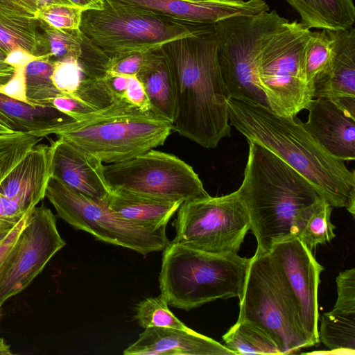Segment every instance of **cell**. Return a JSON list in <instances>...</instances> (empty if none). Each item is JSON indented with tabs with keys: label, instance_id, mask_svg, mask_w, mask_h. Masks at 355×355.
Returning <instances> with one entry per match:
<instances>
[{
	"label": "cell",
	"instance_id": "37",
	"mask_svg": "<svg viewBox=\"0 0 355 355\" xmlns=\"http://www.w3.org/2000/svg\"><path fill=\"white\" fill-rule=\"evenodd\" d=\"M50 105L68 115L73 120L99 110L76 96L64 94H61L53 98L50 101Z\"/></svg>",
	"mask_w": 355,
	"mask_h": 355
},
{
	"label": "cell",
	"instance_id": "11",
	"mask_svg": "<svg viewBox=\"0 0 355 355\" xmlns=\"http://www.w3.org/2000/svg\"><path fill=\"white\" fill-rule=\"evenodd\" d=\"M177 211L172 242L205 252L238 254L250 228L247 209L236 191L184 201Z\"/></svg>",
	"mask_w": 355,
	"mask_h": 355
},
{
	"label": "cell",
	"instance_id": "41",
	"mask_svg": "<svg viewBox=\"0 0 355 355\" xmlns=\"http://www.w3.org/2000/svg\"><path fill=\"white\" fill-rule=\"evenodd\" d=\"M28 215L18 222L8 235L0 241V272L7 257L15 244V242L26 223Z\"/></svg>",
	"mask_w": 355,
	"mask_h": 355
},
{
	"label": "cell",
	"instance_id": "8",
	"mask_svg": "<svg viewBox=\"0 0 355 355\" xmlns=\"http://www.w3.org/2000/svg\"><path fill=\"white\" fill-rule=\"evenodd\" d=\"M275 10L236 16L215 24L218 60L229 98L268 107L257 76L259 58L272 35L288 21Z\"/></svg>",
	"mask_w": 355,
	"mask_h": 355
},
{
	"label": "cell",
	"instance_id": "21",
	"mask_svg": "<svg viewBox=\"0 0 355 355\" xmlns=\"http://www.w3.org/2000/svg\"><path fill=\"white\" fill-rule=\"evenodd\" d=\"M136 76L144 88L150 110L173 124L176 112L175 90L161 46L146 52L144 62Z\"/></svg>",
	"mask_w": 355,
	"mask_h": 355
},
{
	"label": "cell",
	"instance_id": "32",
	"mask_svg": "<svg viewBox=\"0 0 355 355\" xmlns=\"http://www.w3.org/2000/svg\"><path fill=\"white\" fill-rule=\"evenodd\" d=\"M42 139L20 131L0 133V182Z\"/></svg>",
	"mask_w": 355,
	"mask_h": 355
},
{
	"label": "cell",
	"instance_id": "4",
	"mask_svg": "<svg viewBox=\"0 0 355 355\" xmlns=\"http://www.w3.org/2000/svg\"><path fill=\"white\" fill-rule=\"evenodd\" d=\"M173 124L151 110L121 99L96 112L48 131L84 153L113 164L163 145Z\"/></svg>",
	"mask_w": 355,
	"mask_h": 355
},
{
	"label": "cell",
	"instance_id": "48",
	"mask_svg": "<svg viewBox=\"0 0 355 355\" xmlns=\"http://www.w3.org/2000/svg\"><path fill=\"white\" fill-rule=\"evenodd\" d=\"M51 5H73L69 0H37V8ZM74 6V5H73ZM38 10V9H37Z\"/></svg>",
	"mask_w": 355,
	"mask_h": 355
},
{
	"label": "cell",
	"instance_id": "6",
	"mask_svg": "<svg viewBox=\"0 0 355 355\" xmlns=\"http://www.w3.org/2000/svg\"><path fill=\"white\" fill-rule=\"evenodd\" d=\"M215 24L184 21L116 0H103L101 9L83 11L79 29L112 58L146 52L170 41L206 31Z\"/></svg>",
	"mask_w": 355,
	"mask_h": 355
},
{
	"label": "cell",
	"instance_id": "40",
	"mask_svg": "<svg viewBox=\"0 0 355 355\" xmlns=\"http://www.w3.org/2000/svg\"><path fill=\"white\" fill-rule=\"evenodd\" d=\"M123 99L144 110H150V103L144 88L136 76H129Z\"/></svg>",
	"mask_w": 355,
	"mask_h": 355
},
{
	"label": "cell",
	"instance_id": "10",
	"mask_svg": "<svg viewBox=\"0 0 355 355\" xmlns=\"http://www.w3.org/2000/svg\"><path fill=\"white\" fill-rule=\"evenodd\" d=\"M45 197L60 218L98 241L128 248L144 256L163 250L169 243L166 227L125 219L110 209L105 201H94L52 176L47 183Z\"/></svg>",
	"mask_w": 355,
	"mask_h": 355
},
{
	"label": "cell",
	"instance_id": "24",
	"mask_svg": "<svg viewBox=\"0 0 355 355\" xmlns=\"http://www.w3.org/2000/svg\"><path fill=\"white\" fill-rule=\"evenodd\" d=\"M0 112L11 121L17 131L38 137L73 119L51 105H33L0 94Z\"/></svg>",
	"mask_w": 355,
	"mask_h": 355
},
{
	"label": "cell",
	"instance_id": "35",
	"mask_svg": "<svg viewBox=\"0 0 355 355\" xmlns=\"http://www.w3.org/2000/svg\"><path fill=\"white\" fill-rule=\"evenodd\" d=\"M84 78L77 59L68 58L53 62L52 81L61 93L75 95Z\"/></svg>",
	"mask_w": 355,
	"mask_h": 355
},
{
	"label": "cell",
	"instance_id": "12",
	"mask_svg": "<svg viewBox=\"0 0 355 355\" xmlns=\"http://www.w3.org/2000/svg\"><path fill=\"white\" fill-rule=\"evenodd\" d=\"M103 174L112 191L182 202L208 194L191 166L155 149L123 162L103 164Z\"/></svg>",
	"mask_w": 355,
	"mask_h": 355
},
{
	"label": "cell",
	"instance_id": "15",
	"mask_svg": "<svg viewBox=\"0 0 355 355\" xmlns=\"http://www.w3.org/2000/svg\"><path fill=\"white\" fill-rule=\"evenodd\" d=\"M52 146L35 145L0 182V220L18 223L44 199Z\"/></svg>",
	"mask_w": 355,
	"mask_h": 355
},
{
	"label": "cell",
	"instance_id": "29",
	"mask_svg": "<svg viewBox=\"0 0 355 355\" xmlns=\"http://www.w3.org/2000/svg\"><path fill=\"white\" fill-rule=\"evenodd\" d=\"M40 28L42 55H48L52 62L78 60L84 38L80 29L55 28L42 21Z\"/></svg>",
	"mask_w": 355,
	"mask_h": 355
},
{
	"label": "cell",
	"instance_id": "26",
	"mask_svg": "<svg viewBox=\"0 0 355 355\" xmlns=\"http://www.w3.org/2000/svg\"><path fill=\"white\" fill-rule=\"evenodd\" d=\"M223 345L236 354H282L273 339L262 329L237 320L223 336Z\"/></svg>",
	"mask_w": 355,
	"mask_h": 355
},
{
	"label": "cell",
	"instance_id": "18",
	"mask_svg": "<svg viewBox=\"0 0 355 355\" xmlns=\"http://www.w3.org/2000/svg\"><path fill=\"white\" fill-rule=\"evenodd\" d=\"M303 123L313 138L331 156L341 161L355 159V115L334 101L313 98Z\"/></svg>",
	"mask_w": 355,
	"mask_h": 355
},
{
	"label": "cell",
	"instance_id": "23",
	"mask_svg": "<svg viewBox=\"0 0 355 355\" xmlns=\"http://www.w3.org/2000/svg\"><path fill=\"white\" fill-rule=\"evenodd\" d=\"M40 24L33 15L0 2V49L7 55L20 48L42 56Z\"/></svg>",
	"mask_w": 355,
	"mask_h": 355
},
{
	"label": "cell",
	"instance_id": "14",
	"mask_svg": "<svg viewBox=\"0 0 355 355\" xmlns=\"http://www.w3.org/2000/svg\"><path fill=\"white\" fill-rule=\"evenodd\" d=\"M268 254L293 295L309 342L319 344L318 289L323 266L298 238L275 243Z\"/></svg>",
	"mask_w": 355,
	"mask_h": 355
},
{
	"label": "cell",
	"instance_id": "2",
	"mask_svg": "<svg viewBox=\"0 0 355 355\" xmlns=\"http://www.w3.org/2000/svg\"><path fill=\"white\" fill-rule=\"evenodd\" d=\"M230 125L248 141L270 150L304 176L333 207L355 214V173L329 154L295 116H283L268 107L230 98Z\"/></svg>",
	"mask_w": 355,
	"mask_h": 355
},
{
	"label": "cell",
	"instance_id": "43",
	"mask_svg": "<svg viewBox=\"0 0 355 355\" xmlns=\"http://www.w3.org/2000/svg\"><path fill=\"white\" fill-rule=\"evenodd\" d=\"M6 53L0 49V84L6 83L13 76L15 68L6 62Z\"/></svg>",
	"mask_w": 355,
	"mask_h": 355
},
{
	"label": "cell",
	"instance_id": "28",
	"mask_svg": "<svg viewBox=\"0 0 355 355\" xmlns=\"http://www.w3.org/2000/svg\"><path fill=\"white\" fill-rule=\"evenodd\" d=\"M319 340L331 351H355V313L332 309L322 314Z\"/></svg>",
	"mask_w": 355,
	"mask_h": 355
},
{
	"label": "cell",
	"instance_id": "31",
	"mask_svg": "<svg viewBox=\"0 0 355 355\" xmlns=\"http://www.w3.org/2000/svg\"><path fill=\"white\" fill-rule=\"evenodd\" d=\"M333 58V41L327 31H311L304 57L306 80L313 89L315 78L329 67Z\"/></svg>",
	"mask_w": 355,
	"mask_h": 355
},
{
	"label": "cell",
	"instance_id": "5",
	"mask_svg": "<svg viewBox=\"0 0 355 355\" xmlns=\"http://www.w3.org/2000/svg\"><path fill=\"white\" fill-rule=\"evenodd\" d=\"M250 259L220 255L169 241L159 276L169 306L189 311L218 299L241 297Z\"/></svg>",
	"mask_w": 355,
	"mask_h": 355
},
{
	"label": "cell",
	"instance_id": "7",
	"mask_svg": "<svg viewBox=\"0 0 355 355\" xmlns=\"http://www.w3.org/2000/svg\"><path fill=\"white\" fill-rule=\"evenodd\" d=\"M237 320L265 331L282 354L311 347L301 324L293 295L268 253L256 250L251 258Z\"/></svg>",
	"mask_w": 355,
	"mask_h": 355
},
{
	"label": "cell",
	"instance_id": "34",
	"mask_svg": "<svg viewBox=\"0 0 355 355\" xmlns=\"http://www.w3.org/2000/svg\"><path fill=\"white\" fill-rule=\"evenodd\" d=\"M84 10L73 5H51L38 8L35 17L60 29H79Z\"/></svg>",
	"mask_w": 355,
	"mask_h": 355
},
{
	"label": "cell",
	"instance_id": "22",
	"mask_svg": "<svg viewBox=\"0 0 355 355\" xmlns=\"http://www.w3.org/2000/svg\"><path fill=\"white\" fill-rule=\"evenodd\" d=\"M105 202L122 218L155 227H166L182 203L121 191H113Z\"/></svg>",
	"mask_w": 355,
	"mask_h": 355
},
{
	"label": "cell",
	"instance_id": "45",
	"mask_svg": "<svg viewBox=\"0 0 355 355\" xmlns=\"http://www.w3.org/2000/svg\"><path fill=\"white\" fill-rule=\"evenodd\" d=\"M16 131L14 123L0 112V133H12Z\"/></svg>",
	"mask_w": 355,
	"mask_h": 355
},
{
	"label": "cell",
	"instance_id": "39",
	"mask_svg": "<svg viewBox=\"0 0 355 355\" xmlns=\"http://www.w3.org/2000/svg\"><path fill=\"white\" fill-rule=\"evenodd\" d=\"M25 67H16L11 78L6 83L0 84V94L29 103L26 95Z\"/></svg>",
	"mask_w": 355,
	"mask_h": 355
},
{
	"label": "cell",
	"instance_id": "19",
	"mask_svg": "<svg viewBox=\"0 0 355 355\" xmlns=\"http://www.w3.org/2000/svg\"><path fill=\"white\" fill-rule=\"evenodd\" d=\"M327 32L333 41V58L314 80L313 98H330L355 115V28Z\"/></svg>",
	"mask_w": 355,
	"mask_h": 355
},
{
	"label": "cell",
	"instance_id": "9",
	"mask_svg": "<svg viewBox=\"0 0 355 355\" xmlns=\"http://www.w3.org/2000/svg\"><path fill=\"white\" fill-rule=\"evenodd\" d=\"M311 31L301 22L286 21L260 53L257 76L268 107L283 116L307 110L313 89L306 80L304 57Z\"/></svg>",
	"mask_w": 355,
	"mask_h": 355
},
{
	"label": "cell",
	"instance_id": "27",
	"mask_svg": "<svg viewBox=\"0 0 355 355\" xmlns=\"http://www.w3.org/2000/svg\"><path fill=\"white\" fill-rule=\"evenodd\" d=\"M53 62L46 55L40 56L26 65V95L31 105H50L53 98L62 94L53 83Z\"/></svg>",
	"mask_w": 355,
	"mask_h": 355
},
{
	"label": "cell",
	"instance_id": "30",
	"mask_svg": "<svg viewBox=\"0 0 355 355\" xmlns=\"http://www.w3.org/2000/svg\"><path fill=\"white\" fill-rule=\"evenodd\" d=\"M332 209V206L321 198L307 212L298 239L310 251L336 236V227L330 220Z\"/></svg>",
	"mask_w": 355,
	"mask_h": 355
},
{
	"label": "cell",
	"instance_id": "44",
	"mask_svg": "<svg viewBox=\"0 0 355 355\" xmlns=\"http://www.w3.org/2000/svg\"><path fill=\"white\" fill-rule=\"evenodd\" d=\"M73 5L83 10L101 9L103 0H69Z\"/></svg>",
	"mask_w": 355,
	"mask_h": 355
},
{
	"label": "cell",
	"instance_id": "3",
	"mask_svg": "<svg viewBox=\"0 0 355 355\" xmlns=\"http://www.w3.org/2000/svg\"><path fill=\"white\" fill-rule=\"evenodd\" d=\"M244 178L236 193L256 237L257 250L298 238L303 220L322 198L300 173L263 146L248 141Z\"/></svg>",
	"mask_w": 355,
	"mask_h": 355
},
{
	"label": "cell",
	"instance_id": "17",
	"mask_svg": "<svg viewBox=\"0 0 355 355\" xmlns=\"http://www.w3.org/2000/svg\"><path fill=\"white\" fill-rule=\"evenodd\" d=\"M51 176L69 189L96 202L112 193L103 174V163L62 137L51 143Z\"/></svg>",
	"mask_w": 355,
	"mask_h": 355
},
{
	"label": "cell",
	"instance_id": "36",
	"mask_svg": "<svg viewBox=\"0 0 355 355\" xmlns=\"http://www.w3.org/2000/svg\"><path fill=\"white\" fill-rule=\"evenodd\" d=\"M336 281L338 297L333 309L355 313V268L340 272Z\"/></svg>",
	"mask_w": 355,
	"mask_h": 355
},
{
	"label": "cell",
	"instance_id": "20",
	"mask_svg": "<svg viewBox=\"0 0 355 355\" xmlns=\"http://www.w3.org/2000/svg\"><path fill=\"white\" fill-rule=\"evenodd\" d=\"M124 355H234L223 344L193 329L146 328Z\"/></svg>",
	"mask_w": 355,
	"mask_h": 355
},
{
	"label": "cell",
	"instance_id": "50",
	"mask_svg": "<svg viewBox=\"0 0 355 355\" xmlns=\"http://www.w3.org/2000/svg\"><path fill=\"white\" fill-rule=\"evenodd\" d=\"M0 2L7 4L12 8H15L19 11L31 14L25 9H24L22 7H21L19 5H18L15 0H0Z\"/></svg>",
	"mask_w": 355,
	"mask_h": 355
},
{
	"label": "cell",
	"instance_id": "51",
	"mask_svg": "<svg viewBox=\"0 0 355 355\" xmlns=\"http://www.w3.org/2000/svg\"><path fill=\"white\" fill-rule=\"evenodd\" d=\"M2 304H3L2 303H0V310H1V307Z\"/></svg>",
	"mask_w": 355,
	"mask_h": 355
},
{
	"label": "cell",
	"instance_id": "49",
	"mask_svg": "<svg viewBox=\"0 0 355 355\" xmlns=\"http://www.w3.org/2000/svg\"><path fill=\"white\" fill-rule=\"evenodd\" d=\"M0 354H12L10 345L2 338H0Z\"/></svg>",
	"mask_w": 355,
	"mask_h": 355
},
{
	"label": "cell",
	"instance_id": "47",
	"mask_svg": "<svg viewBox=\"0 0 355 355\" xmlns=\"http://www.w3.org/2000/svg\"><path fill=\"white\" fill-rule=\"evenodd\" d=\"M17 223L12 221L0 220V241L8 235Z\"/></svg>",
	"mask_w": 355,
	"mask_h": 355
},
{
	"label": "cell",
	"instance_id": "42",
	"mask_svg": "<svg viewBox=\"0 0 355 355\" xmlns=\"http://www.w3.org/2000/svg\"><path fill=\"white\" fill-rule=\"evenodd\" d=\"M40 57V56H39ZM37 56L23 49H16L9 52L6 57V62L13 67L26 66L31 61L36 59Z\"/></svg>",
	"mask_w": 355,
	"mask_h": 355
},
{
	"label": "cell",
	"instance_id": "33",
	"mask_svg": "<svg viewBox=\"0 0 355 355\" xmlns=\"http://www.w3.org/2000/svg\"><path fill=\"white\" fill-rule=\"evenodd\" d=\"M135 319L142 328L166 327L189 330L170 311L166 299L160 294L140 302L136 308Z\"/></svg>",
	"mask_w": 355,
	"mask_h": 355
},
{
	"label": "cell",
	"instance_id": "13",
	"mask_svg": "<svg viewBox=\"0 0 355 355\" xmlns=\"http://www.w3.org/2000/svg\"><path fill=\"white\" fill-rule=\"evenodd\" d=\"M65 245L52 211L35 207L0 272V303L26 288Z\"/></svg>",
	"mask_w": 355,
	"mask_h": 355
},
{
	"label": "cell",
	"instance_id": "38",
	"mask_svg": "<svg viewBox=\"0 0 355 355\" xmlns=\"http://www.w3.org/2000/svg\"><path fill=\"white\" fill-rule=\"evenodd\" d=\"M145 55L146 52H133L112 58L107 74L136 76L144 62Z\"/></svg>",
	"mask_w": 355,
	"mask_h": 355
},
{
	"label": "cell",
	"instance_id": "1",
	"mask_svg": "<svg viewBox=\"0 0 355 355\" xmlns=\"http://www.w3.org/2000/svg\"><path fill=\"white\" fill-rule=\"evenodd\" d=\"M215 25L161 48L173 82L176 112L173 130L206 148L230 135L227 102L218 60Z\"/></svg>",
	"mask_w": 355,
	"mask_h": 355
},
{
	"label": "cell",
	"instance_id": "16",
	"mask_svg": "<svg viewBox=\"0 0 355 355\" xmlns=\"http://www.w3.org/2000/svg\"><path fill=\"white\" fill-rule=\"evenodd\" d=\"M171 18L215 24L236 16L255 15L270 8L264 0H116Z\"/></svg>",
	"mask_w": 355,
	"mask_h": 355
},
{
	"label": "cell",
	"instance_id": "25",
	"mask_svg": "<svg viewBox=\"0 0 355 355\" xmlns=\"http://www.w3.org/2000/svg\"><path fill=\"white\" fill-rule=\"evenodd\" d=\"M309 29L325 31L349 28L355 21L353 0H287Z\"/></svg>",
	"mask_w": 355,
	"mask_h": 355
},
{
	"label": "cell",
	"instance_id": "46",
	"mask_svg": "<svg viewBox=\"0 0 355 355\" xmlns=\"http://www.w3.org/2000/svg\"><path fill=\"white\" fill-rule=\"evenodd\" d=\"M15 2L28 12L35 15L37 12V0H15Z\"/></svg>",
	"mask_w": 355,
	"mask_h": 355
}]
</instances>
